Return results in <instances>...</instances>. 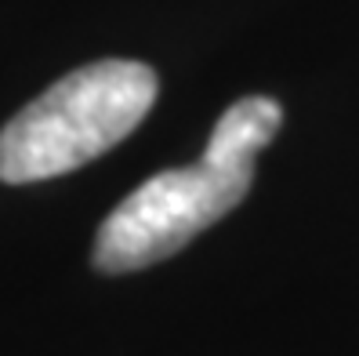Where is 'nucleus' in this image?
<instances>
[{"instance_id":"1","label":"nucleus","mask_w":359,"mask_h":356,"mask_svg":"<svg viewBox=\"0 0 359 356\" xmlns=\"http://www.w3.org/2000/svg\"><path fill=\"white\" fill-rule=\"evenodd\" d=\"M280 124V102L265 95L229 106L196 164L145 178L113 207L95 237V265L102 273H135L178 255L207 225L222 222L250 193L255 164L276 138Z\"/></svg>"},{"instance_id":"2","label":"nucleus","mask_w":359,"mask_h":356,"mask_svg":"<svg viewBox=\"0 0 359 356\" xmlns=\"http://www.w3.org/2000/svg\"><path fill=\"white\" fill-rule=\"evenodd\" d=\"M156 102V73L145 62L105 58L18 110L0 131V182L26 185L69 175L128 138Z\"/></svg>"}]
</instances>
